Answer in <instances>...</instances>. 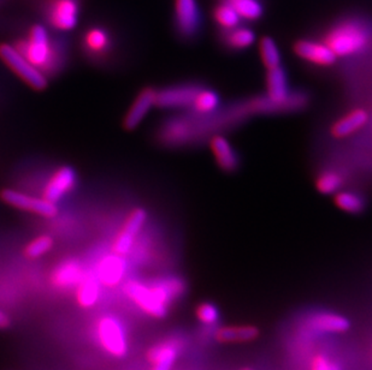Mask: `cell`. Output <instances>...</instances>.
<instances>
[{"label":"cell","instance_id":"cell-1","mask_svg":"<svg viewBox=\"0 0 372 370\" xmlns=\"http://www.w3.org/2000/svg\"><path fill=\"white\" fill-rule=\"evenodd\" d=\"M186 291V285L178 277L162 278L151 284L132 280L124 285V293L139 308L155 319H164L173 300Z\"/></svg>","mask_w":372,"mask_h":370},{"label":"cell","instance_id":"cell-2","mask_svg":"<svg viewBox=\"0 0 372 370\" xmlns=\"http://www.w3.org/2000/svg\"><path fill=\"white\" fill-rule=\"evenodd\" d=\"M370 41L368 29L362 23L348 21L337 24L329 31L325 38L328 45L336 57H350L362 52Z\"/></svg>","mask_w":372,"mask_h":370},{"label":"cell","instance_id":"cell-3","mask_svg":"<svg viewBox=\"0 0 372 370\" xmlns=\"http://www.w3.org/2000/svg\"><path fill=\"white\" fill-rule=\"evenodd\" d=\"M16 49L39 70H49L54 63V51L49 33L40 24L31 26L28 40L16 45Z\"/></svg>","mask_w":372,"mask_h":370},{"label":"cell","instance_id":"cell-4","mask_svg":"<svg viewBox=\"0 0 372 370\" xmlns=\"http://www.w3.org/2000/svg\"><path fill=\"white\" fill-rule=\"evenodd\" d=\"M0 58L33 88L42 90L47 87V79L44 72L33 65L15 46L0 45Z\"/></svg>","mask_w":372,"mask_h":370},{"label":"cell","instance_id":"cell-5","mask_svg":"<svg viewBox=\"0 0 372 370\" xmlns=\"http://www.w3.org/2000/svg\"><path fill=\"white\" fill-rule=\"evenodd\" d=\"M98 339L111 356L122 358L128 353V340L120 320L115 316H102L98 322Z\"/></svg>","mask_w":372,"mask_h":370},{"label":"cell","instance_id":"cell-6","mask_svg":"<svg viewBox=\"0 0 372 370\" xmlns=\"http://www.w3.org/2000/svg\"><path fill=\"white\" fill-rule=\"evenodd\" d=\"M1 200L13 207L22 211H33L38 216L45 218H52L58 213L56 203L49 202L44 198H34L31 195L23 194L21 191L13 189H5L1 191Z\"/></svg>","mask_w":372,"mask_h":370},{"label":"cell","instance_id":"cell-7","mask_svg":"<svg viewBox=\"0 0 372 370\" xmlns=\"http://www.w3.org/2000/svg\"><path fill=\"white\" fill-rule=\"evenodd\" d=\"M147 220V213L144 208H135L130 214L128 219L125 220L123 230L116 238L114 243V251L118 255H125L128 254L132 247H133L135 238L138 237L139 232L141 231L144 225Z\"/></svg>","mask_w":372,"mask_h":370},{"label":"cell","instance_id":"cell-8","mask_svg":"<svg viewBox=\"0 0 372 370\" xmlns=\"http://www.w3.org/2000/svg\"><path fill=\"white\" fill-rule=\"evenodd\" d=\"M195 84H182L171 88L163 89L157 92L155 105L163 108H185L193 106L195 97L200 92Z\"/></svg>","mask_w":372,"mask_h":370},{"label":"cell","instance_id":"cell-9","mask_svg":"<svg viewBox=\"0 0 372 370\" xmlns=\"http://www.w3.org/2000/svg\"><path fill=\"white\" fill-rule=\"evenodd\" d=\"M47 17L58 31H71L79 19V5L76 0H51Z\"/></svg>","mask_w":372,"mask_h":370},{"label":"cell","instance_id":"cell-10","mask_svg":"<svg viewBox=\"0 0 372 370\" xmlns=\"http://www.w3.org/2000/svg\"><path fill=\"white\" fill-rule=\"evenodd\" d=\"M77 177L76 172L69 166H63L54 172V176L49 178V183L44 189L42 198L49 200V202L57 203L65 195L75 188Z\"/></svg>","mask_w":372,"mask_h":370},{"label":"cell","instance_id":"cell-11","mask_svg":"<svg viewBox=\"0 0 372 370\" xmlns=\"http://www.w3.org/2000/svg\"><path fill=\"white\" fill-rule=\"evenodd\" d=\"M294 52L306 62L315 65L329 66L336 62V54L332 52L328 45L315 42L309 40L297 41L294 46Z\"/></svg>","mask_w":372,"mask_h":370},{"label":"cell","instance_id":"cell-12","mask_svg":"<svg viewBox=\"0 0 372 370\" xmlns=\"http://www.w3.org/2000/svg\"><path fill=\"white\" fill-rule=\"evenodd\" d=\"M175 13L182 35H194L200 26V11L196 0H175Z\"/></svg>","mask_w":372,"mask_h":370},{"label":"cell","instance_id":"cell-13","mask_svg":"<svg viewBox=\"0 0 372 370\" xmlns=\"http://www.w3.org/2000/svg\"><path fill=\"white\" fill-rule=\"evenodd\" d=\"M127 264L118 254L107 255L97 267V278L99 282L107 287H117L125 275Z\"/></svg>","mask_w":372,"mask_h":370},{"label":"cell","instance_id":"cell-14","mask_svg":"<svg viewBox=\"0 0 372 370\" xmlns=\"http://www.w3.org/2000/svg\"><path fill=\"white\" fill-rule=\"evenodd\" d=\"M84 277V269L77 261H63L51 274V282L59 290H69L77 287Z\"/></svg>","mask_w":372,"mask_h":370},{"label":"cell","instance_id":"cell-15","mask_svg":"<svg viewBox=\"0 0 372 370\" xmlns=\"http://www.w3.org/2000/svg\"><path fill=\"white\" fill-rule=\"evenodd\" d=\"M155 97H157V92L155 89H144L135 99L133 106L130 107V110L125 115L124 128L128 130L137 128L146 117L147 113L151 111L152 107L155 105Z\"/></svg>","mask_w":372,"mask_h":370},{"label":"cell","instance_id":"cell-16","mask_svg":"<svg viewBox=\"0 0 372 370\" xmlns=\"http://www.w3.org/2000/svg\"><path fill=\"white\" fill-rule=\"evenodd\" d=\"M180 348L173 340H166L153 348L147 353V358L152 364V370H171L178 360Z\"/></svg>","mask_w":372,"mask_h":370},{"label":"cell","instance_id":"cell-17","mask_svg":"<svg viewBox=\"0 0 372 370\" xmlns=\"http://www.w3.org/2000/svg\"><path fill=\"white\" fill-rule=\"evenodd\" d=\"M310 330L323 333H345L350 328V322L347 317L340 314L319 313L310 317L307 321Z\"/></svg>","mask_w":372,"mask_h":370},{"label":"cell","instance_id":"cell-18","mask_svg":"<svg viewBox=\"0 0 372 370\" xmlns=\"http://www.w3.org/2000/svg\"><path fill=\"white\" fill-rule=\"evenodd\" d=\"M211 150L222 170L226 172L234 171L239 166V156L235 152L231 142L226 137L215 136L211 140Z\"/></svg>","mask_w":372,"mask_h":370},{"label":"cell","instance_id":"cell-19","mask_svg":"<svg viewBox=\"0 0 372 370\" xmlns=\"http://www.w3.org/2000/svg\"><path fill=\"white\" fill-rule=\"evenodd\" d=\"M216 340L223 344L248 343L259 337L258 327L252 325L224 326L216 330Z\"/></svg>","mask_w":372,"mask_h":370},{"label":"cell","instance_id":"cell-20","mask_svg":"<svg viewBox=\"0 0 372 370\" xmlns=\"http://www.w3.org/2000/svg\"><path fill=\"white\" fill-rule=\"evenodd\" d=\"M100 282L97 275L84 274V279L76 287V300L81 308H92L100 297Z\"/></svg>","mask_w":372,"mask_h":370},{"label":"cell","instance_id":"cell-21","mask_svg":"<svg viewBox=\"0 0 372 370\" xmlns=\"http://www.w3.org/2000/svg\"><path fill=\"white\" fill-rule=\"evenodd\" d=\"M368 120L369 115L366 111H352L332 125V135L336 137L348 136L350 134L358 131L359 129L363 128L364 125L368 123Z\"/></svg>","mask_w":372,"mask_h":370},{"label":"cell","instance_id":"cell-22","mask_svg":"<svg viewBox=\"0 0 372 370\" xmlns=\"http://www.w3.org/2000/svg\"><path fill=\"white\" fill-rule=\"evenodd\" d=\"M110 46V36L102 28H93L84 35V47L94 54H102Z\"/></svg>","mask_w":372,"mask_h":370},{"label":"cell","instance_id":"cell-23","mask_svg":"<svg viewBox=\"0 0 372 370\" xmlns=\"http://www.w3.org/2000/svg\"><path fill=\"white\" fill-rule=\"evenodd\" d=\"M241 18L256 21L262 16L263 8L258 0H228Z\"/></svg>","mask_w":372,"mask_h":370},{"label":"cell","instance_id":"cell-24","mask_svg":"<svg viewBox=\"0 0 372 370\" xmlns=\"http://www.w3.org/2000/svg\"><path fill=\"white\" fill-rule=\"evenodd\" d=\"M256 40V35L251 29L248 28H233L226 36V42L229 47L234 49H248L252 46Z\"/></svg>","mask_w":372,"mask_h":370},{"label":"cell","instance_id":"cell-25","mask_svg":"<svg viewBox=\"0 0 372 370\" xmlns=\"http://www.w3.org/2000/svg\"><path fill=\"white\" fill-rule=\"evenodd\" d=\"M261 56L268 70L281 66V53L274 40L264 38L261 41Z\"/></svg>","mask_w":372,"mask_h":370},{"label":"cell","instance_id":"cell-26","mask_svg":"<svg viewBox=\"0 0 372 370\" xmlns=\"http://www.w3.org/2000/svg\"><path fill=\"white\" fill-rule=\"evenodd\" d=\"M218 105H219V97L213 90H206V89H200L193 102L194 110L203 115L211 113L217 108Z\"/></svg>","mask_w":372,"mask_h":370},{"label":"cell","instance_id":"cell-27","mask_svg":"<svg viewBox=\"0 0 372 370\" xmlns=\"http://www.w3.org/2000/svg\"><path fill=\"white\" fill-rule=\"evenodd\" d=\"M213 16H215L216 22H217L222 28L228 29V31H231V29H233L235 26H238L240 19H241L239 13L235 11L234 8H233L229 3L221 4L219 6H217L216 10H215V13H213Z\"/></svg>","mask_w":372,"mask_h":370},{"label":"cell","instance_id":"cell-28","mask_svg":"<svg viewBox=\"0 0 372 370\" xmlns=\"http://www.w3.org/2000/svg\"><path fill=\"white\" fill-rule=\"evenodd\" d=\"M335 203L337 207L341 208L342 211L348 213H359L364 209L365 202L360 195L352 193V191H342L339 193L335 198Z\"/></svg>","mask_w":372,"mask_h":370},{"label":"cell","instance_id":"cell-29","mask_svg":"<svg viewBox=\"0 0 372 370\" xmlns=\"http://www.w3.org/2000/svg\"><path fill=\"white\" fill-rule=\"evenodd\" d=\"M343 183L340 173L335 171H325L317 179V189L323 194H334L340 190Z\"/></svg>","mask_w":372,"mask_h":370},{"label":"cell","instance_id":"cell-30","mask_svg":"<svg viewBox=\"0 0 372 370\" xmlns=\"http://www.w3.org/2000/svg\"><path fill=\"white\" fill-rule=\"evenodd\" d=\"M54 239L49 236H46V234L39 236V237L34 238L26 247L24 255L29 259H38L47 254L54 248Z\"/></svg>","mask_w":372,"mask_h":370},{"label":"cell","instance_id":"cell-31","mask_svg":"<svg viewBox=\"0 0 372 370\" xmlns=\"http://www.w3.org/2000/svg\"><path fill=\"white\" fill-rule=\"evenodd\" d=\"M195 314H196V317L201 323L204 325H208V326H211L213 323H216L219 319V312H218L217 307L213 305L212 303H201L196 307V310H195Z\"/></svg>","mask_w":372,"mask_h":370},{"label":"cell","instance_id":"cell-32","mask_svg":"<svg viewBox=\"0 0 372 370\" xmlns=\"http://www.w3.org/2000/svg\"><path fill=\"white\" fill-rule=\"evenodd\" d=\"M332 368V362L329 361V358L324 355H317L312 361V366L311 370H330Z\"/></svg>","mask_w":372,"mask_h":370},{"label":"cell","instance_id":"cell-33","mask_svg":"<svg viewBox=\"0 0 372 370\" xmlns=\"http://www.w3.org/2000/svg\"><path fill=\"white\" fill-rule=\"evenodd\" d=\"M10 326V319L6 314L0 310V328H6Z\"/></svg>","mask_w":372,"mask_h":370},{"label":"cell","instance_id":"cell-34","mask_svg":"<svg viewBox=\"0 0 372 370\" xmlns=\"http://www.w3.org/2000/svg\"><path fill=\"white\" fill-rule=\"evenodd\" d=\"M330 370H341V368L335 362H332V368H330Z\"/></svg>","mask_w":372,"mask_h":370},{"label":"cell","instance_id":"cell-35","mask_svg":"<svg viewBox=\"0 0 372 370\" xmlns=\"http://www.w3.org/2000/svg\"><path fill=\"white\" fill-rule=\"evenodd\" d=\"M242 370H252V369H249V368H245V369H242Z\"/></svg>","mask_w":372,"mask_h":370}]
</instances>
